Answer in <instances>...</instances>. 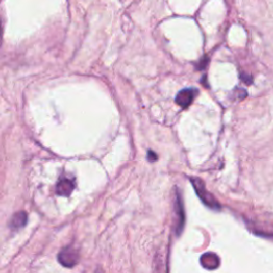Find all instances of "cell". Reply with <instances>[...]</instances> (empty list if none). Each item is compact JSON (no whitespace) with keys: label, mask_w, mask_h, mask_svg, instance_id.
<instances>
[{"label":"cell","mask_w":273,"mask_h":273,"mask_svg":"<svg viewBox=\"0 0 273 273\" xmlns=\"http://www.w3.org/2000/svg\"><path fill=\"white\" fill-rule=\"evenodd\" d=\"M191 183L194 187V190H195V192L197 193L198 197L206 206H208L212 209H219L220 208L218 201L213 197L212 194H210L207 191L203 182H202L200 179H191Z\"/></svg>","instance_id":"1"},{"label":"cell","mask_w":273,"mask_h":273,"mask_svg":"<svg viewBox=\"0 0 273 273\" xmlns=\"http://www.w3.org/2000/svg\"><path fill=\"white\" fill-rule=\"evenodd\" d=\"M58 258H59V262L61 263L62 266L72 268L78 263L79 255H78L77 250H75L74 247L68 246V247L63 249V250L59 253Z\"/></svg>","instance_id":"2"},{"label":"cell","mask_w":273,"mask_h":273,"mask_svg":"<svg viewBox=\"0 0 273 273\" xmlns=\"http://www.w3.org/2000/svg\"><path fill=\"white\" fill-rule=\"evenodd\" d=\"M197 90L195 89H184L182 90L176 96V103L179 104L183 108H187V107L191 104L196 96Z\"/></svg>","instance_id":"3"},{"label":"cell","mask_w":273,"mask_h":273,"mask_svg":"<svg viewBox=\"0 0 273 273\" xmlns=\"http://www.w3.org/2000/svg\"><path fill=\"white\" fill-rule=\"evenodd\" d=\"M200 262H201V265L203 266L204 268H206L208 270H213V269H217L219 267L220 259L216 254L205 253V254L202 255Z\"/></svg>","instance_id":"4"},{"label":"cell","mask_w":273,"mask_h":273,"mask_svg":"<svg viewBox=\"0 0 273 273\" xmlns=\"http://www.w3.org/2000/svg\"><path fill=\"white\" fill-rule=\"evenodd\" d=\"M74 182L70 181V180H61L60 182L58 183L57 185V193L59 195H62V196H68L72 191L74 190Z\"/></svg>","instance_id":"5"},{"label":"cell","mask_w":273,"mask_h":273,"mask_svg":"<svg viewBox=\"0 0 273 273\" xmlns=\"http://www.w3.org/2000/svg\"><path fill=\"white\" fill-rule=\"evenodd\" d=\"M176 215L179 217L177 219V234H180L183 230L184 223H185V215H184V206L181 195H177L176 200Z\"/></svg>","instance_id":"6"},{"label":"cell","mask_w":273,"mask_h":273,"mask_svg":"<svg viewBox=\"0 0 273 273\" xmlns=\"http://www.w3.org/2000/svg\"><path fill=\"white\" fill-rule=\"evenodd\" d=\"M27 222V213L26 212H18L12 217L11 222H10V228L12 230H18L22 227H25V224Z\"/></svg>","instance_id":"7"},{"label":"cell","mask_w":273,"mask_h":273,"mask_svg":"<svg viewBox=\"0 0 273 273\" xmlns=\"http://www.w3.org/2000/svg\"><path fill=\"white\" fill-rule=\"evenodd\" d=\"M157 159V156H156V154L155 153H153V152H148V160L151 162H153L154 160H156Z\"/></svg>","instance_id":"8"}]
</instances>
